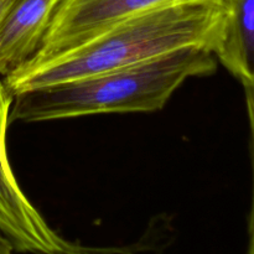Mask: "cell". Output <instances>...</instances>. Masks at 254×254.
I'll return each mask as SVG.
<instances>
[{"mask_svg": "<svg viewBox=\"0 0 254 254\" xmlns=\"http://www.w3.org/2000/svg\"><path fill=\"white\" fill-rule=\"evenodd\" d=\"M225 20V0H171L121 20L74 49L40 61H26L2 81L15 96L186 47L206 49L213 54Z\"/></svg>", "mask_w": 254, "mask_h": 254, "instance_id": "6da1fadb", "label": "cell"}, {"mask_svg": "<svg viewBox=\"0 0 254 254\" xmlns=\"http://www.w3.org/2000/svg\"><path fill=\"white\" fill-rule=\"evenodd\" d=\"M216 69L217 60L208 50H176L112 71L15 94L9 123L155 112L168 103L186 79L210 76Z\"/></svg>", "mask_w": 254, "mask_h": 254, "instance_id": "7a4b0ae2", "label": "cell"}, {"mask_svg": "<svg viewBox=\"0 0 254 254\" xmlns=\"http://www.w3.org/2000/svg\"><path fill=\"white\" fill-rule=\"evenodd\" d=\"M14 96L0 79V231L14 251L34 254H127L126 248L82 246L52 230L29 201L11 170L6 130Z\"/></svg>", "mask_w": 254, "mask_h": 254, "instance_id": "3957f363", "label": "cell"}, {"mask_svg": "<svg viewBox=\"0 0 254 254\" xmlns=\"http://www.w3.org/2000/svg\"><path fill=\"white\" fill-rule=\"evenodd\" d=\"M168 1L171 0H60L30 60L40 61L74 49L121 20Z\"/></svg>", "mask_w": 254, "mask_h": 254, "instance_id": "277c9868", "label": "cell"}, {"mask_svg": "<svg viewBox=\"0 0 254 254\" xmlns=\"http://www.w3.org/2000/svg\"><path fill=\"white\" fill-rule=\"evenodd\" d=\"M60 0H14L0 20V76L29 61L37 51Z\"/></svg>", "mask_w": 254, "mask_h": 254, "instance_id": "5b68a950", "label": "cell"}, {"mask_svg": "<svg viewBox=\"0 0 254 254\" xmlns=\"http://www.w3.org/2000/svg\"><path fill=\"white\" fill-rule=\"evenodd\" d=\"M247 92L250 119L253 117L254 0H226L222 36L213 52Z\"/></svg>", "mask_w": 254, "mask_h": 254, "instance_id": "8992f818", "label": "cell"}, {"mask_svg": "<svg viewBox=\"0 0 254 254\" xmlns=\"http://www.w3.org/2000/svg\"><path fill=\"white\" fill-rule=\"evenodd\" d=\"M0 254H14V248L6 237L0 235Z\"/></svg>", "mask_w": 254, "mask_h": 254, "instance_id": "52a82bcc", "label": "cell"}, {"mask_svg": "<svg viewBox=\"0 0 254 254\" xmlns=\"http://www.w3.org/2000/svg\"><path fill=\"white\" fill-rule=\"evenodd\" d=\"M7 0H0V20H1L2 15H4L5 9H6Z\"/></svg>", "mask_w": 254, "mask_h": 254, "instance_id": "ba28073f", "label": "cell"}, {"mask_svg": "<svg viewBox=\"0 0 254 254\" xmlns=\"http://www.w3.org/2000/svg\"><path fill=\"white\" fill-rule=\"evenodd\" d=\"M12 1H14V0H7V4H6V7H7V5H9L10 4V2H12ZM5 12V11H4Z\"/></svg>", "mask_w": 254, "mask_h": 254, "instance_id": "9c48e42d", "label": "cell"}]
</instances>
